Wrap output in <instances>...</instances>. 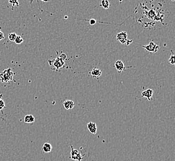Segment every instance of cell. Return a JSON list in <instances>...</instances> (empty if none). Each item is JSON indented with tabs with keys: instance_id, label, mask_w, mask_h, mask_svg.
<instances>
[{
	"instance_id": "cell-1",
	"label": "cell",
	"mask_w": 175,
	"mask_h": 161,
	"mask_svg": "<svg viewBox=\"0 0 175 161\" xmlns=\"http://www.w3.org/2000/svg\"><path fill=\"white\" fill-rule=\"evenodd\" d=\"M14 73L11 68L5 69L0 73V81L3 82H9L13 80Z\"/></svg>"
},
{
	"instance_id": "cell-2",
	"label": "cell",
	"mask_w": 175,
	"mask_h": 161,
	"mask_svg": "<svg viewBox=\"0 0 175 161\" xmlns=\"http://www.w3.org/2000/svg\"><path fill=\"white\" fill-rule=\"evenodd\" d=\"M117 40L119 41L122 44H126L129 45L130 43L132 42V40H129L127 39V34L126 32H121L117 35Z\"/></svg>"
},
{
	"instance_id": "cell-3",
	"label": "cell",
	"mask_w": 175,
	"mask_h": 161,
	"mask_svg": "<svg viewBox=\"0 0 175 161\" xmlns=\"http://www.w3.org/2000/svg\"><path fill=\"white\" fill-rule=\"evenodd\" d=\"M142 47H143L145 49L147 52H149L150 53H156L158 50L159 47L158 45L155 44L153 41H151L149 45H142Z\"/></svg>"
},
{
	"instance_id": "cell-4",
	"label": "cell",
	"mask_w": 175,
	"mask_h": 161,
	"mask_svg": "<svg viewBox=\"0 0 175 161\" xmlns=\"http://www.w3.org/2000/svg\"><path fill=\"white\" fill-rule=\"evenodd\" d=\"M64 61L65 60H64L61 57H58L55 59V60L51 61V63L50 62H49V63H50V64L52 63V65H53L54 66H55V68H56V70H58V69L61 68L65 65Z\"/></svg>"
},
{
	"instance_id": "cell-5",
	"label": "cell",
	"mask_w": 175,
	"mask_h": 161,
	"mask_svg": "<svg viewBox=\"0 0 175 161\" xmlns=\"http://www.w3.org/2000/svg\"><path fill=\"white\" fill-rule=\"evenodd\" d=\"M71 152L70 154L71 156L70 158L72 160H76V161H81V160L83 159V156L81 154V153L76 150H75V149L73 148L72 145H71Z\"/></svg>"
},
{
	"instance_id": "cell-6",
	"label": "cell",
	"mask_w": 175,
	"mask_h": 161,
	"mask_svg": "<svg viewBox=\"0 0 175 161\" xmlns=\"http://www.w3.org/2000/svg\"><path fill=\"white\" fill-rule=\"evenodd\" d=\"M114 68L116 69L117 71H118L119 73H122L126 68L125 65H124V63L121 60H117L115 62Z\"/></svg>"
},
{
	"instance_id": "cell-7",
	"label": "cell",
	"mask_w": 175,
	"mask_h": 161,
	"mask_svg": "<svg viewBox=\"0 0 175 161\" xmlns=\"http://www.w3.org/2000/svg\"><path fill=\"white\" fill-rule=\"evenodd\" d=\"M153 91L151 89H148L147 90L143 91L141 94V97H145L149 101H150L151 100V97L153 95Z\"/></svg>"
},
{
	"instance_id": "cell-8",
	"label": "cell",
	"mask_w": 175,
	"mask_h": 161,
	"mask_svg": "<svg viewBox=\"0 0 175 161\" xmlns=\"http://www.w3.org/2000/svg\"><path fill=\"white\" fill-rule=\"evenodd\" d=\"M87 128L89 131L93 135H95L97 133V126L94 122H89L87 124Z\"/></svg>"
},
{
	"instance_id": "cell-9",
	"label": "cell",
	"mask_w": 175,
	"mask_h": 161,
	"mask_svg": "<svg viewBox=\"0 0 175 161\" xmlns=\"http://www.w3.org/2000/svg\"><path fill=\"white\" fill-rule=\"evenodd\" d=\"M64 107L66 110H70L75 107V103L73 100H66L63 103Z\"/></svg>"
},
{
	"instance_id": "cell-10",
	"label": "cell",
	"mask_w": 175,
	"mask_h": 161,
	"mask_svg": "<svg viewBox=\"0 0 175 161\" xmlns=\"http://www.w3.org/2000/svg\"><path fill=\"white\" fill-rule=\"evenodd\" d=\"M101 74L102 71H101V69L96 68H93L91 71V75L94 78H96V79H98V78L101 76Z\"/></svg>"
},
{
	"instance_id": "cell-11",
	"label": "cell",
	"mask_w": 175,
	"mask_h": 161,
	"mask_svg": "<svg viewBox=\"0 0 175 161\" xmlns=\"http://www.w3.org/2000/svg\"><path fill=\"white\" fill-rule=\"evenodd\" d=\"M52 150V146L50 143H44L43 146H42V151L44 153H49Z\"/></svg>"
},
{
	"instance_id": "cell-12",
	"label": "cell",
	"mask_w": 175,
	"mask_h": 161,
	"mask_svg": "<svg viewBox=\"0 0 175 161\" xmlns=\"http://www.w3.org/2000/svg\"><path fill=\"white\" fill-rule=\"evenodd\" d=\"M24 121L26 123H32L35 121V118L32 115H27L24 117Z\"/></svg>"
},
{
	"instance_id": "cell-13",
	"label": "cell",
	"mask_w": 175,
	"mask_h": 161,
	"mask_svg": "<svg viewBox=\"0 0 175 161\" xmlns=\"http://www.w3.org/2000/svg\"><path fill=\"white\" fill-rule=\"evenodd\" d=\"M100 6H102L104 9H107L110 6V3L108 0H101L100 3Z\"/></svg>"
},
{
	"instance_id": "cell-14",
	"label": "cell",
	"mask_w": 175,
	"mask_h": 161,
	"mask_svg": "<svg viewBox=\"0 0 175 161\" xmlns=\"http://www.w3.org/2000/svg\"><path fill=\"white\" fill-rule=\"evenodd\" d=\"M23 42H24V39L21 37V36H20V35H17V37H16V38L15 40H14V42L16 43V44L19 45V44H22Z\"/></svg>"
},
{
	"instance_id": "cell-15",
	"label": "cell",
	"mask_w": 175,
	"mask_h": 161,
	"mask_svg": "<svg viewBox=\"0 0 175 161\" xmlns=\"http://www.w3.org/2000/svg\"><path fill=\"white\" fill-rule=\"evenodd\" d=\"M17 37V34L14 33V32H13V33H10L9 35H8V39L10 40V41H12V42H14L16 38Z\"/></svg>"
},
{
	"instance_id": "cell-16",
	"label": "cell",
	"mask_w": 175,
	"mask_h": 161,
	"mask_svg": "<svg viewBox=\"0 0 175 161\" xmlns=\"http://www.w3.org/2000/svg\"><path fill=\"white\" fill-rule=\"evenodd\" d=\"M168 62L170 65H174V55L173 53V52H172V55H171L170 57L168 58Z\"/></svg>"
},
{
	"instance_id": "cell-17",
	"label": "cell",
	"mask_w": 175,
	"mask_h": 161,
	"mask_svg": "<svg viewBox=\"0 0 175 161\" xmlns=\"http://www.w3.org/2000/svg\"><path fill=\"white\" fill-rule=\"evenodd\" d=\"M9 3H10L11 5L13 6V7L16 6H19V1L18 0H8Z\"/></svg>"
},
{
	"instance_id": "cell-18",
	"label": "cell",
	"mask_w": 175,
	"mask_h": 161,
	"mask_svg": "<svg viewBox=\"0 0 175 161\" xmlns=\"http://www.w3.org/2000/svg\"><path fill=\"white\" fill-rule=\"evenodd\" d=\"M86 21L89 22V26L94 25L97 22L96 19H89V20H86Z\"/></svg>"
},
{
	"instance_id": "cell-19",
	"label": "cell",
	"mask_w": 175,
	"mask_h": 161,
	"mask_svg": "<svg viewBox=\"0 0 175 161\" xmlns=\"http://www.w3.org/2000/svg\"><path fill=\"white\" fill-rule=\"evenodd\" d=\"M5 107V103L1 98H0V110Z\"/></svg>"
},
{
	"instance_id": "cell-20",
	"label": "cell",
	"mask_w": 175,
	"mask_h": 161,
	"mask_svg": "<svg viewBox=\"0 0 175 161\" xmlns=\"http://www.w3.org/2000/svg\"><path fill=\"white\" fill-rule=\"evenodd\" d=\"M4 38H5V35H4V34L3 33L2 31L0 30V41L2 40Z\"/></svg>"
},
{
	"instance_id": "cell-21",
	"label": "cell",
	"mask_w": 175,
	"mask_h": 161,
	"mask_svg": "<svg viewBox=\"0 0 175 161\" xmlns=\"http://www.w3.org/2000/svg\"><path fill=\"white\" fill-rule=\"evenodd\" d=\"M60 57H61L62 59H63L64 60H65V59H66V58H67V56H66V55L65 54H64V53H62L61 55L60 56Z\"/></svg>"
},
{
	"instance_id": "cell-22",
	"label": "cell",
	"mask_w": 175,
	"mask_h": 161,
	"mask_svg": "<svg viewBox=\"0 0 175 161\" xmlns=\"http://www.w3.org/2000/svg\"><path fill=\"white\" fill-rule=\"evenodd\" d=\"M41 1H44V2H49L50 1V0H41Z\"/></svg>"
},
{
	"instance_id": "cell-23",
	"label": "cell",
	"mask_w": 175,
	"mask_h": 161,
	"mask_svg": "<svg viewBox=\"0 0 175 161\" xmlns=\"http://www.w3.org/2000/svg\"><path fill=\"white\" fill-rule=\"evenodd\" d=\"M33 1H34V0H30V4H32V2H33Z\"/></svg>"
},
{
	"instance_id": "cell-24",
	"label": "cell",
	"mask_w": 175,
	"mask_h": 161,
	"mask_svg": "<svg viewBox=\"0 0 175 161\" xmlns=\"http://www.w3.org/2000/svg\"><path fill=\"white\" fill-rule=\"evenodd\" d=\"M172 1H174V0H172Z\"/></svg>"
}]
</instances>
